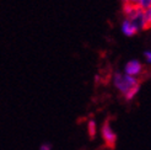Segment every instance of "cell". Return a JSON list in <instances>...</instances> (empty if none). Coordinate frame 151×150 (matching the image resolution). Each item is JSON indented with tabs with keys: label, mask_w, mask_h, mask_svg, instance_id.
Segmentation results:
<instances>
[{
	"label": "cell",
	"mask_w": 151,
	"mask_h": 150,
	"mask_svg": "<svg viewBox=\"0 0 151 150\" xmlns=\"http://www.w3.org/2000/svg\"><path fill=\"white\" fill-rule=\"evenodd\" d=\"M123 73L129 75V76L133 78H137L139 79L140 75L144 73V65L140 61H137V59H133V61H129L125 65H124V69Z\"/></svg>",
	"instance_id": "cell-3"
},
{
	"label": "cell",
	"mask_w": 151,
	"mask_h": 150,
	"mask_svg": "<svg viewBox=\"0 0 151 150\" xmlns=\"http://www.w3.org/2000/svg\"><path fill=\"white\" fill-rule=\"evenodd\" d=\"M101 137H102L106 145H108L111 148L116 145V143H117V134H116L114 131H113L109 121H106L101 125Z\"/></svg>",
	"instance_id": "cell-2"
},
{
	"label": "cell",
	"mask_w": 151,
	"mask_h": 150,
	"mask_svg": "<svg viewBox=\"0 0 151 150\" xmlns=\"http://www.w3.org/2000/svg\"><path fill=\"white\" fill-rule=\"evenodd\" d=\"M144 57H145V61L149 64H151V50H146L145 53H144Z\"/></svg>",
	"instance_id": "cell-8"
},
{
	"label": "cell",
	"mask_w": 151,
	"mask_h": 150,
	"mask_svg": "<svg viewBox=\"0 0 151 150\" xmlns=\"http://www.w3.org/2000/svg\"><path fill=\"white\" fill-rule=\"evenodd\" d=\"M97 131H99V128H97V123L95 119H88L87 122V133L88 136L91 138H95L96 134H97Z\"/></svg>",
	"instance_id": "cell-5"
},
{
	"label": "cell",
	"mask_w": 151,
	"mask_h": 150,
	"mask_svg": "<svg viewBox=\"0 0 151 150\" xmlns=\"http://www.w3.org/2000/svg\"><path fill=\"white\" fill-rule=\"evenodd\" d=\"M139 0H123V3H127V4H133V5H137Z\"/></svg>",
	"instance_id": "cell-10"
},
{
	"label": "cell",
	"mask_w": 151,
	"mask_h": 150,
	"mask_svg": "<svg viewBox=\"0 0 151 150\" xmlns=\"http://www.w3.org/2000/svg\"><path fill=\"white\" fill-rule=\"evenodd\" d=\"M112 84L127 101L134 100L140 90L139 79L129 76L123 71H116L112 75Z\"/></svg>",
	"instance_id": "cell-1"
},
{
	"label": "cell",
	"mask_w": 151,
	"mask_h": 150,
	"mask_svg": "<svg viewBox=\"0 0 151 150\" xmlns=\"http://www.w3.org/2000/svg\"><path fill=\"white\" fill-rule=\"evenodd\" d=\"M145 15H146V22H147V28H151V6L149 9L145 10Z\"/></svg>",
	"instance_id": "cell-7"
},
{
	"label": "cell",
	"mask_w": 151,
	"mask_h": 150,
	"mask_svg": "<svg viewBox=\"0 0 151 150\" xmlns=\"http://www.w3.org/2000/svg\"><path fill=\"white\" fill-rule=\"evenodd\" d=\"M137 6L140 7V9H142V10H146L151 6V0H139Z\"/></svg>",
	"instance_id": "cell-6"
},
{
	"label": "cell",
	"mask_w": 151,
	"mask_h": 150,
	"mask_svg": "<svg viewBox=\"0 0 151 150\" xmlns=\"http://www.w3.org/2000/svg\"><path fill=\"white\" fill-rule=\"evenodd\" d=\"M40 150H52V145L49 143H43L40 146Z\"/></svg>",
	"instance_id": "cell-9"
},
{
	"label": "cell",
	"mask_w": 151,
	"mask_h": 150,
	"mask_svg": "<svg viewBox=\"0 0 151 150\" xmlns=\"http://www.w3.org/2000/svg\"><path fill=\"white\" fill-rule=\"evenodd\" d=\"M120 31H122V33L127 37H133L139 32V30L137 28V26H135L130 20L124 19L123 22L120 24Z\"/></svg>",
	"instance_id": "cell-4"
}]
</instances>
